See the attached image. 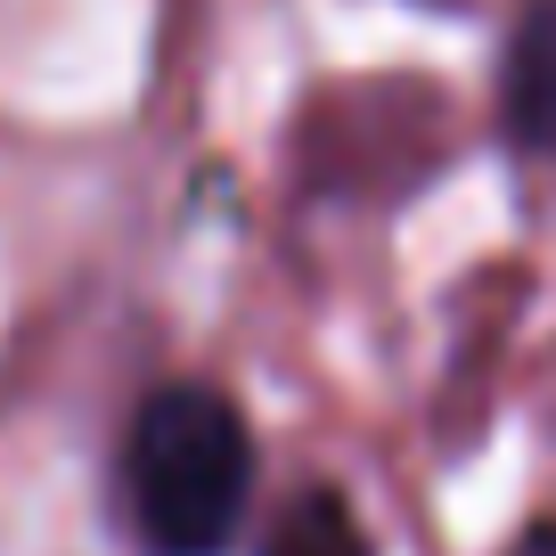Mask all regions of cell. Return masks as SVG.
Masks as SVG:
<instances>
[{
  "mask_svg": "<svg viewBox=\"0 0 556 556\" xmlns=\"http://www.w3.org/2000/svg\"><path fill=\"white\" fill-rule=\"evenodd\" d=\"M115 516L139 556H238L262 516V434L213 377H156L115 434Z\"/></svg>",
  "mask_w": 556,
  "mask_h": 556,
  "instance_id": "6da1fadb",
  "label": "cell"
},
{
  "mask_svg": "<svg viewBox=\"0 0 556 556\" xmlns=\"http://www.w3.org/2000/svg\"><path fill=\"white\" fill-rule=\"evenodd\" d=\"M500 139L523 164L556 173V0H516L500 41V90H491Z\"/></svg>",
  "mask_w": 556,
  "mask_h": 556,
  "instance_id": "7a4b0ae2",
  "label": "cell"
},
{
  "mask_svg": "<svg viewBox=\"0 0 556 556\" xmlns=\"http://www.w3.org/2000/svg\"><path fill=\"white\" fill-rule=\"evenodd\" d=\"M245 540H254V556H384L344 483H287Z\"/></svg>",
  "mask_w": 556,
  "mask_h": 556,
  "instance_id": "3957f363",
  "label": "cell"
},
{
  "mask_svg": "<svg viewBox=\"0 0 556 556\" xmlns=\"http://www.w3.org/2000/svg\"><path fill=\"white\" fill-rule=\"evenodd\" d=\"M500 556H556V516H532V523H523V532L507 540Z\"/></svg>",
  "mask_w": 556,
  "mask_h": 556,
  "instance_id": "277c9868",
  "label": "cell"
},
{
  "mask_svg": "<svg viewBox=\"0 0 556 556\" xmlns=\"http://www.w3.org/2000/svg\"><path fill=\"white\" fill-rule=\"evenodd\" d=\"M426 9H458V0H426Z\"/></svg>",
  "mask_w": 556,
  "mask_h": 556,
  "instance_id": "5b68a950",
  "label": "cell"
}]
</instances>
